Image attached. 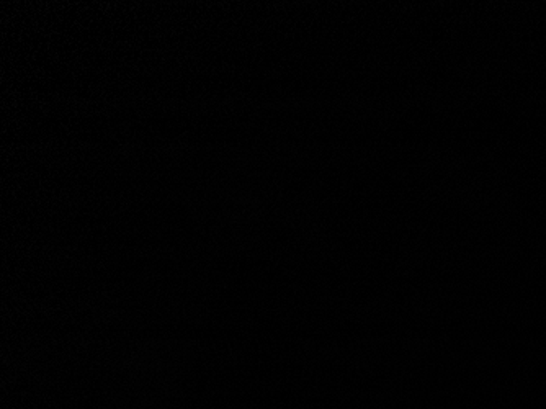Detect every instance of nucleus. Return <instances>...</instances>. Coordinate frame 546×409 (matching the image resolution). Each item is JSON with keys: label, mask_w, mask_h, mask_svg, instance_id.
Returning <instances> with one entry per match:
<instances>
[]
</instances>
